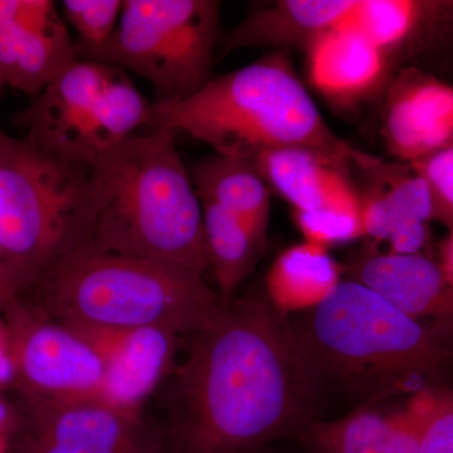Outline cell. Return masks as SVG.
<instances>
[{
	"label": "cell",
	"mask_w": 453,
	"mask_h": 453,
	"mask_svg": "<svg viewBox=\"0 0 453 453\" xmlns=\"http://www.w3.org/2000/svg\"><path fill=\"white\" fill-rule=\"evenodd\" d=\"M29 292L46 314L64 324L160 327L178 335L199 332L225 305L203 277L104 251L91 241L53 262Z\"/></svg>",
	"instance_id": "5b68a950"
},
{
	"label": "cell",
	"mask_w": 453,
	"mask_h": 453,
	"mask_svg": "<svg viewBox=\"0 0 453 453\" xmlns=\"http://www.w3.org/2000/svg\"><path fill=\"white\" fill-rule=\"evenodd\" d=\"M292 219L306 242L325 250L365 237L360 205H329L311 211H292Z\"/></svg>",
	"instance_id": "cb8c5ba5"
},
{
	"label": "cell",
	"mask_w": 453,
	"mask_h": 453,
	"mask_svg": "<svg viewBox=\"0 0 453 453\" xmlns=\"http://www.w3.org/2000/svg\"><path fill=\"white\" fill-rule=\"evenodd\" d=\"M190 178L201 202L234 214L267 238L271 189L252 160L214 154L196 164Z\"/></svg>",
	"instance_id": "7402d4cb"
},
{
	"label": "cell",
	"mask_w": 453,
	"mask_h": 453,
	"mask_svg": "<svg viewBox=\"0 0 453 453\" xmlns=\"http://www.w3.org/2000/svg\"><path fill=\"white\" fill-rule=\"evenodd\" d=\"M11 447V434L0 431V453H7Z\"/></svg>",
	"instance_id": "1f68e13d"
},
{
	"label": "cell",
	"mask_w": 453,
	"mask_h": 453,
	"mask_svg": "<svg viewBox=\"0 0 453 453\" xmlns=\"http://www.w3.org/2000/svg\"><path fill=\"white\" fill-rule=\"evenodd\" d=\"M316 387L290 318L253 288L192 335L175 381L179 451L253 453L301 434Z\"/></svg>",
	"instance_id": "6da1fadb"
},
{
	"label": "cell",
	"mask_w": 453,
	"mask_h": 453,
	"mask_svg": "<svg viewBox=\"0 0 453 453\" xmlns=\"http://www.w3.org/2000/svg\"><path fill=\"white\" fill-rule=\"evenodd\" d=\"M5 83L3 81L2 76H0V92H2L3 88H4Z\"/></svg>",
	"instance_id": "836d02e7"
},
{
	"label": "cell",
	"mask_w": 453,
	"mask_h": 453,
	"mask_svg": "<svg viewBox=\"0 0 453 453\" xmlns=\"http://www.w3.org/2000/svg\"><path fill=\"white\" fill-rule=\"evenodd\" d=\"M67 326L88 340L103 359L107 403L138 422L140 408L146 398L174 369L180 335L160 327Z\"/></svg>",
	"instance_id": "7c38bea8"
},
{
	"label": "cell",
	"mask_w": 453,
	"mask_h": 453,
	"mask_svg": "<svg viewBox=\"0 0 453 453\" xmlns=\"http://www.w3.org/2000/svg\"><path fill=\"white\" fill-rule=\"evenodd\" d=\"M28 403L26 431L73 453H112L133 445L136 422L98 402Z\"/></svg>",
	"instance_id": "ffe728a7"
},
{
	"label": "cell",
	"mask_w": 453,
	"mask_h": 453,
	"mask_svg": "<svg viewBox=\"0 0 453 453\" xmlns=\"http://www.w3.org/2000/svg\"><path fill=\"white\" fill-rule=\"evenodd\" d=\"M13 383L14 368L11 333L3 311H0V392L9 386H13Z\"/></svg>",
	"instance_id": "83f0119b"
},
{
	"label": "cell",
	"mask_w": 453,
	"mask_h": 453,
	"mask_svg": "<svg viewBox=\"0 0 453 453\" xmlns=\"http://www.w3.org/2000/svg\"><path fill=\"white\" fill-rule=\"evenodd\" d=\"M342 271L329 250L303 241L277 256L265 277L264 288L271 303L290 318L327 299L342 282Z\"/></svg>",
	"instance_id": "44dd1931"
},
{
	"label": "cell",
	"mask_w": 453,
	"mask_h": 453,
	"mask_svg": "<svg viewBox=\"0 0 453 453\" xmlns=\"http://www.w3.org/2000/svg\"><path fill=\"white\" fill-rule=\"evenodd\" d=\"M177 134H135L91 168V241L199 277L210 270L202 202L179 154Z\"/></svg>",
	"instance_id": "3957f363"
},
{
	"label": "cell",
	"mask_w": 453,
	"mask_h": 453,
	"mask_svg": "<svg viewBox=\"0 0 453 453\" xmlns=\"http://www.w3.org/2000/svg\"><path fill=\"white\" fill-rule=\"evenodd\" d=\"M112 453H145V451L142 449V447L140 446V443H136V445L127 447V449H122L120 451Z\"/></svg>",
	"instance_id": "d6a6232c"
},
{
	"label": "cell",
	"mask_w": 453,
	"mask_h": 453,
	"mask_svg": "<svg viewBox=\"0 0 453 453\" xmlns=\"http://www.w3.org/2000/svg\"><path fill=\"white\" fill-rule=\"evenodd\" d=\"M11 333L14 383L27 402L107 403L106 369L96 349L25 295L3 309Z\"/></svg>",
	"instance_id": "9c48e42d"
},
{
	"label": "cell",
	"mask_w": 453,
	"mask_h": 453,
	"mask_svg": "<svg viewBox=\"0 0 453 453\" xmlns=\"http://www.w3.org/2000/svg\"><path fill=\"white\" fill-rule=\"evenodd\" d=\"M425 179L434 204V219L453 229V145L412 164Z\"/></svg>",
	"instance_id": "484cf974"
},
{
	"label": "cell",
	"mask_w": 453,
	"mask_h": 453,
	"mask_svg": "<svg viewBox=\"0 0 453 453\" xmlns=\"http://www.w3.org/2000/svg\"><path fill=\"white\" fill-rule=\"evenodd\" d=\"M253 163L271 192L285 199L292 211L360 205L350 170L314 150L279 149L258 155Z\"/></svg>",
	"instance_id": "d6986e66"
},
{
	"label": "cell",
	"mask_w": 453,
	"mask_h": 453,
	"mask_svg": "<svg viewBox=\"0 0 453 453\" xmlns=\"http://www.w3.org/2000/svg\"><path fill=\"white\" fill-rule=\"evenodd\" d=\"M95 223L91 169L57 159L0 130V251L23 295Z\"/></svg>",
	"instance_id": "8992f818"
},
{
	"label": "cell",
	"mask_w": 453,
	"mask_h": 453,
	"mask_svg": "<svg viewBox=\"0 0 453 453\" xmlns=\"http://www.w3.org/2000/svg\"><path fill=\"white\" fill-rule=\"evenodd\" d=\"M309 81L333 106L351 110L386 92L395 64L363 33L330 29L306 50Z\"/></svg>",
	"instance_id": "5bb4252c"
},
{
	"label": "cell",
	"mask_w": 453,
	"mask_h": 453,
	"mask_svg": "<svg viewBox=\"0 0 453 453\" xmlns=\"http://www.w3.org/2000/svg\"><path fill=\"white\" fill-rule=\"evenodd\" d=\"M219 11L217 0H124L109 41L77 58L138 74L153 85L157 103L187 100L213 79Z\"/></svg>",
	"instance_id": "ba28073f"
},
{
	"label": "cell",
	"mask_w": 453,
	"mask_h": 453,
	"mask_svg": "<svg viewBox=\"0 0 453 453\" xmlns=\"http://www.w3.org/2000/svg\"><path fill=\"white\" fill-rule=\"evenodd\" d=\"M418 453H453V389L438 388Z\"/></svg>",
	"instance_id": "4316f807"
},
{
	"label": "cell",
	"mask_w": 453,
	"mask_h": 453,
	"mask_svg": "<svg viewBox=\"0 0 453 453\" xmlns=\"http://www.w3.org/2000/svg\"><path fill=\"white\" fill-rule=\"evenodd\" d=\"M295 316L292 330L318 381L384 396L443 388L453 372V323L407 315L353 280Z\"/></svg>",
	"instance_id": "7a4b0ae2"
},
{
	"label": "cell",
	"mask_w": 453,
	"mask_h": 453,
	"mask_svg": "<svg viewBox=\"0 0 453 453\" xmlns=\"http://www.w3.org/2000/svg\"><path fill=\"white\" fill-rule=\"evenodd\" d=\"M342 25L363 33L396 65L453 35V0H356Z\"/></svg>",
	"instance_id": "e0dca14e"
},
{
	"label": "cell",
	"mask_w": 453,
	"mask_h": 453,
	"mask_svg": "<svg viewBox=\"0 0 453 453\" xmlns=\"http://www.w3.org/2000/svg\"><path fill=\"white\" fill-rule=\"evenodd\" d=\"M65 20L79 35L76 52L100 49L120 20L124 0H64Z\"/></svg>",
	"instance_id": "d4e9b609"
},
{
	"label": "cell",
	"mask_w": 453,
	"mask_h": 453,
	"mask_svg": "<svg viewBox=\"0 0 453 453\" xmlns=\"http://www.w3.org/2000/svg\"><path fill=\"white\" fill-rule=\"evenodd\" d=\"M150 121L151 104L124 71L88 59L57 74L20 115L33 148L88 169Z\"/></svg>",
	"instance_id": "52a82bcc"
},
{
	"label": "cell",
	"mask_w": 453,
	"mask_h": 453,
	"mask_svg": "<svg viewBox=\"0 0 453 453\" xmlns=\"http://www.w3.org/2000/svg\"><path fill=\"white\" fill-rule=\"evenodd\" d=\"M149 127L188 134L216 154L252 162L288 148L314 150L349 170L372 157L330 129L288 52H271L213 77L187 100L151 104Z\"/></svg>",
	"instance_id": "277c9868"
},
{
	"label": "cell",
	"mask_w": 453,
	"mask_h": 453,
	"mask_svg": "<svg viewBox=\"0 0 453 453\" xmlns=\"http://www.w3.org/2000/svg\"><path fill=\"white\" fill-rule=\"evenodd\" d=\"M354 0H279L249 14L219 38L223 55L241 49L303 50L344 22Z\"/></svg>",
	"instance_id": "ac0fdd59"
},
{
	"label": "cell",
	"mask_w": 453,
	"mask_h": 453,
	"mask_svg": "<svg viewBox=\"0 0 453 453\" xmlns=\"http://www.w3.org/2000/svg\"><path fill=\"white\" fill-rule=\"evenodd\" d=\"M434 390L414 393L407 405L395 412L363 408L336 421H312L301 440L311 453H418Z\"/></svg>",
	"instance_id": "2e32d148"
},
{
	"label": "cell",
	"mask_w": 453,
	"mask_h": 453,
	"mask_svg": "<svg viewBox=\"0 0 453 453\" xmlns=\"http://www.w3.org/2000/svg\"><path fill=\"white\" fill-rule=\"evenodd\" d=\"M360 170L369 177L365 192L357 190L365 237L388 243V252L421 253L434 220L425 179L412 164H386L375 157Z\"/></svg>",
	"instance_id": "4fadbf2b"
},
{
	"label": "cell",
	"mask_w": 453,
	"mask_h": 453,
	"mask_svg": "<svg viewBox=\"0 0 453 453\" xmlns=\"http://www.w3.org/2000/svg\"><path fill=\"white\" fill-rule=\"evenodd\" d=\"M17 427V418L0 392V431L11 434Z\"/></svg>",
	"instance_id": "4dcf8cb0"
},
{
	"label": "cell",
	"mask_w": 453,
	"mask_h": 453,
	"mask_svg": "<svg viewBox=\"0 0 453 453\" xmlns=\"http://www.w3.org/2000/svg\"><path fill=\"white\" fill-rule=\"evenodd\" d=\"M202 208L210 268L216 277L220 299L226 303L255 270L266 249L267 238L211 203L202 202Z\"/></svg>",
	"instance_id": "603a6c76"
},
{
	"label": "cell",
	"mask_w": 453,
	"mask_h": 453,
	"mask_svg": "<svg viewBox=\"0 0 453 453\" xmlns=\"http://www.w3.org/2000/svg\"><path fill=\"white\" fill-rule=\"evenodd\" d=\"M23 291L18 283L16 276L12 273L8 262L0 251V311H3L4 306L9 301L22 296Z\"/></svg>",
	"instance_id": "f1b7e54d"
},
{
	"label": "cell",
	"mask_w": 453,
	"mask_h": 453,
	"mask_svg": "<svg viewBox=\"0 0 453 453\" xmlns=\"http://www.w3.org/2000/svg\"><path fill=\"white\" fill-rule=\"evenodd\" d=\"M64 20L50 0H0V76L26 94L42 89L77 61Z\"/></svg>",
	"instance_id": "30bf717a"
},
{
	"label": "cell",
	"mask_w": 453,
	"mask_h": 453,
	"mask_svg": "<svg viewBox=\"0 0 453 453\" xmlns=\"http://www.w3.org/2000/svg\"><path fill=\"white\" fill-rule=\"evenodd\" d=\"M342 270L416 319L453 323V286L437 262L422 253L399 255L368 247L354 253Z\"/></svg>",
	"instance_id": "9a60e30c"
},
{
	"label": "cell",
	"mask_w": 453,
	"mask_h": 453,
	"mask_svg": "<svg viewBox=\"0 0 453 453\" xmlns=\"http://www.w3.org/2000/svg\"><path fill=\"white\" fill-rule=\"evenodd\" d=\"M446 281L453 286V229L449 231V237L443 241L440 249V261L437 262Z\"/></svg>",
	"instance_id": "f546056e"
},
{
	"label": "cell",
	"mask_w": 453,
	"mask_h": 453,
	"mask_svg": "<svg viewBox=\"0 0 453 453\" xmlns=\"http://www.w3.org/2000/svg\"><path fill=\"white\" fill-rule=\"evenodd\" d=\"M381 130L389 153L413 164L453 145V88L416 67L402 68L384 92Z\"/></svg>",
	"instance_id": "8fae6325"
}]
</instances>
